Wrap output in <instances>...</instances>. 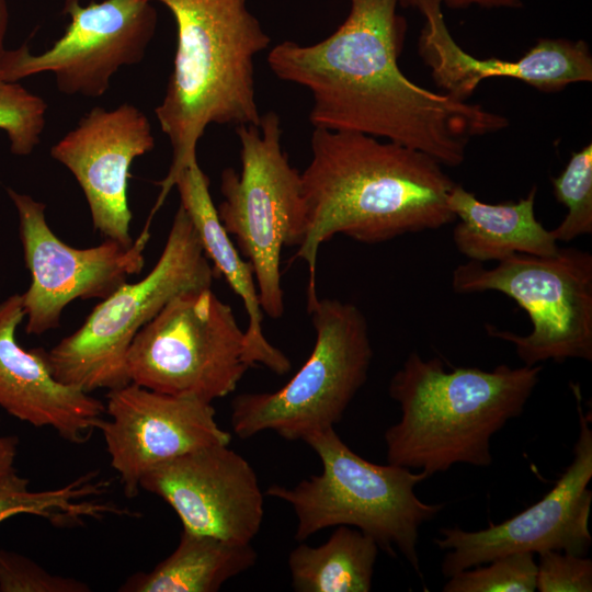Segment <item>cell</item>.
<instances>
[{"label":"cell","mask_w":592,"mask_h":592,"mask_svg":"<svg viewBox=\"0 0 592 592\" xmlns=\"http://www.w3.org/2000/svg\"><path fill=\"white\" fill-rule=\"evenodd\" d=\"M400 0H350L343 23L328 37L300 45L284 41L269 53L273 73L312 96L315 128L353 132L459 166L470 138L508 126L506 117L479 104L435 93L400 70L407 22Z\"/></svg>","instance_id":"cell-1"},{"label":"cell","mask_w":592,"mask_h":592,"mask_svg":"<svg viewBox=\"0 0 592 592\" xmlns=\"http://www.w3.org/2000/svg\"><path fill=\"white\" fill-rule=\"evenodd\" d=\"M300 173L306 231L294 259L309 271L307 303L318 297L317 257L335 235L380 243L437 229L456 217L447 205L453 180L434 158L353 132L315 128Z\"/></svg>","instance_id":"cell-2"},{"label":"cell","mask_w":592,"mask_h":592,"mask_svg":"<svg viewBox=\"0 0 592 592\" xmlns=\"http://www.w3.org/2000/svg\"><path fill=\"white\" fill-rule=\"evenodd\" d=\"M171 12L177 50L166 94L155 109L172 157L149 214L163 205L181 173L197 161L196 147L212 124H258L254 58L271 38L248 0H147Z\"/></svg>","instance_id":"cell-3"},{"label":"cell","mask_w":592,"mask_h":592,"mask_svg":"<svg viewBox=\"0 0 592 592\" xmlns=\"http://www.w3.org/2000/svg\"><path fill=\"white\" fill-rule=\"evenodd\" d=\"M540 365L492 371L453 367L411 352L390 379L400 419L384 433L389 464L429 477L456 464H492L491 437L519 417L539 382Z\"/></svg>","instance_id":"cell-4"},{"label":"cell","mask_w":592,"mask_h":592,"mask_svg":"<svg viewBox=\"0 0 592 592\" xmlns=\"http://www.w3.org/2000/svg\"><path fill=\"white\" fill-rule=\"evenodd\" d=\"M304 442L318 455L320 474L292 488L272 485L265 491L292 506L297 517L295 539L305 540L328 527L354 526L389 556L400 553L421 576L419 528L444 506L417 497L414 488L429 476L364 459L334 428L315 432Z\"/></svg>","instance_id":"cell-5"},{"label":"cell","mask_w":592,"mask_h":592,"mask_svg":"<svg viewBox=\"0 0 592 592\" xmlns=\"http://www.w3.org/2000/svg\"><path fill=\"white\" fill-rule=\"evenodd\" d=\"M218 276L180 205L155 266L136 283H123L83 323L48 351L54 376L86 392L129 382L126 358L139 332L174 297L210 288Z\"/></svg>","instance_id":"cell-6"},{"label":"cell","mask_w":592,"mask_h":592,"mask_svg":"<svg viewBox=\"0 0 592 592\" xmlns=\"http://www.w3.org/2000/svg\"><path fill=\"white\" fill-rule=\"evenodd\" d=\"M241 170H223L219 220L250 262L264 315L284 314L281 254L299 246L306 231L301 174L282 147L281 118L274 111L258 124L236 127Z\"/></svg>","instance_id":"cell-7"},{"label":"cell","mask_w":592,"mask_h":592,"mask_svg":"<svg viewBox=\"0 0 592 592\" xmlns=\"http://www.w3.org/2000/svg\"><path fill=\"white\" fill-rule=\"evenodd\" d=\"M316 331L312 351L280 389L246 392L231 402L235 434L273 431L288 441L334 428L365 384L373 358L368 325L357 306L317 297L307 304Z\"/></svg>","instance_id":"cell-8"},{"label":"cell","mask_w":592,"mask_h":592,"mask_svg":"<svg viewBox=\"0 0 592 592\" xmlns=\"http://www.w3.org/2000/svg\"><path fill=\"white\" fill-rule=\"evenodd\" d=\"M458 294L500 292L514 299L533 325L526 335L487 325L489 335L512 343L524 365L553 360H592V254L559 248L549 257L513 254L487 269L468 261L453 271Z\"/></svg>","instance_id":"cell-9"},{"label":"cell","mask_w":592,"mask_h":592,"mask_svg":"<svg viewBox=\"0 0 592 592\" xmlns=\"http://www.w3.org/2000/svg\"><path fill=\"white\" fill-rule=\"evenodd\" d=\"M126 365L130 383L209 403L231 394L250 368L244 331L210 288L171 299L136 334Z\"/></svg>","instance_id":"cell-10"},{"label":"cell","mask_w":592,"mask_h":592,"mask_svg":"<svg viewBox=\"0 0 592 592\" xmlns=\"http://www.w3.org/2000/svg\"><path fill=\"white\" fill-rule=\"evenodd\" d=\"M70 16L64 35L45 52L34 55L26 44L0 57V78L16 82L52 72L59 92L86 98L102 96L112 77L139 64L152 41L158 15L147 0H103L82 5L66 0Z\"/></svg>","instance_id":"cell-11"},{"label":"cell","mask_w":592,"mask_h":592,"mask_svg":"<svg viewBox=\"0 0 592 592\" xmlns=\"http://www.w3.org/2000/svg\"><path fill=\"white\" fill-rule=\"evenodd\" d=\"M7 192L18 212L24 263L31 275L30 286L21 294L27 334L56 329L72 300L103 299L128 276L141 272L151 223L146 221L128 247L106 239L95 247L73 248L50 229L44 203L12 189Z\"/></svg>","instance_id":"cell-12"},{"label":"cell","mask_w":592,"mask_h":592,"mask_svg":"<svg viewBox=\"0 0 592 592\" xmlns=\"http://www.w3.org/2000/svg\"><path fill=\"white\" fill-rule=\"evenodd\" d=\"M579 417L573 459L549 492L538 502L500 524L467 532L458 526L440 530L434 543L447 550L442 573H455L513 553L560 550L585 556L592 544L589 517L592 491L591 412L584 413L580 387L572 386Z\"/></svg>","instance_id":"cell-13"},{"label":"cell","mask_w":592,"mask_h":592,"mask_svg":"<svg viewBox=\"0 0 592 592\" xmlns=\"http://www.w3.org/2000/svg\"><path fill=\"white\" fill-rule=\"evenodd\" d=\"M102 432L111 466L127 497L138 494L141 478L155 467L189 452L229 445L209 402L148 389L135 383L106 395Z\"/></svg>","instance_id":"cell-14"},{"label":"cell","mask_w":592,"mask_h":592,"mask_svg":"<svg viewBox=\"0 0 592 592\" xmlns=\"http://www.w3.org/2000/svg\"><path fill=\"white\" fill-rule=\"evenodd\" d=\"M140 489L167 502L189 532L251 544L262 526L264 499L257 474L226 444L155 467L141 478Z\"/></svg>","instance_id":"cell-15"},{"label":"cell","mask_w":592,"mask_h":592,"mask_svg":"<svg viewBox=\"0 0 592 592\" xmlns=\"http://www.w3.org/2000/svg\"><path fill=\"white\" fill-rule=\"evenodd\" d=\"M155 148L151 124L137 106L92 107L59 139L50 156L79 183L93 228L106 239L128 247L132 212L128 204L133 161Z\"/></svg>","instance_id":"cell-16"},{"label":"cell","mask_w":592,"mask_h":592,"mask_svg":"<svg viewBox=\"0 0 592 592\" xmlns=\"http://www.w3.org/2000/svg\"><path fill=\"white\" fill-rule=\"evenodd\" d=\"M444 0H415L425 19L419 54L436 86L449 96L466 101L478 84L493 77L521 80L550 93L577 82L592 81V56L583 41L542 38L516 60L477 58L453 38L445 23Z\"/></svg>","instance_id":"cell-17"},{"label":"cell","mask_w":592,"mask_h":592,"mask_svg":"<svg viewBox=\"0 0 592 592\" xmlns=\"http://www.w3.org/2000/svg\"><path fill=\"white\" fill-rule=\"evenodd\" d=\"M21 294L0 303V408L36 428H50L64 440L82 444L104 419L105 406L53 374L48 352L24 349L16 329L24 320Z\"/></svg>","instance_id":"cell-18"},{"label":"cell","mask_w":592,"mask_h":592,"mask_svg":"<svg viewBox=\"0 0 592 592\" xmlns=\"http://www.w3.org/2000/svg\"><path fill=\"white\" fill-rule=\"evenodd\" d=\"M174 187L180 195V205L196 230L204 253L217 275L224 276L243 303L248 315V327L244 330L246 358L250 367L262 365L277 375L286 374L291 371V361L267 341L263 332L264 312L252 266L249 261L243 260L223 227L210 196L209 179L197 161L181 173Z\"/></svg>","instance_id":"cell-19"},{"label":"cell","mask_w":592,"mask_h":592,"mask_svg":"<svg viewBox=\"0 0 592 592\" xmlns=\"http://www.w3.org/2000/svg\"><path fill=\"white\" fill-rule=\"evenodd\" d=\"M537 189L517 202L488 204L454 184L447 205L459 219L453 230L457 250L469 261H502L513 254L549 257L559 247L550 230L536 219Z\"/></svg>","instance_id":"cell-20"},{"label":"cell","mask_w":592,"mask_h":592,"mask_svg":"<svg viewBox=\"0 0 592 592\" xmlns=\"http://www.w3.org/2000/svg\"><path fill=\"white\" fill-rule=\"evenodd\" d=\"M251 544L182 530L177 548L151 571L126 580L124 592H216L257 561Z\"/></svg>","instance_id":"cell-21"},{"label":"cell","mask_w":592,"mask_h":592,"mask_svg":"<svg viewBox=\"0 0 592 592\" xmlns=\"http://www.w3.org/2000/svg\"><path fill=\"white\" fill-rule=\"evenodd\" d=\"M378 545L351 526H337L328 540L299 544L288 555L292 587L297 592H368Z\"/></svg>","instance_id":"cell-22"},{"label":"cell","mask_w":592,"mask_h":592,"mask_svg":"<svg viewBox=\"0 0 592 592\" xmlns=\"http://www.w3.org/2000/svg\"><path fill=\"white\" fill-rule=\"evenodd\" d=\"M110 485L96 471H89L58 488L35 491L29 488L30 480L13 469L0 477V523L21 514L42 517L56 527L110 515L135 516L127 508L101 500Z\"/></svg>","instance_id":"cell-23"},{"label":"cell","mask_w":592,"mask_h":592,"mask_svg":"<svg viewBox=\"0 0 592 592\" xmlns=\"http://www.w3.org/2000/svg\"><path fill=\"white\" fill-rule=\"evenodd\" d=\"M554 195L568 212L550 230L556 241H570L592 234V145L572 152L565 170L551 179Z\"/></svg>","instance_id":"cell-24"},{"label":"cell","mask_w":592,"mask_h":592,"mask_svg":"<svg viewBox=\"0 0 592 592\" xmlns=\"http://www.w3.org/2000/svg\"><path fill=\"white\" fill-rule=\"evenodd\" d=\"M486 567H471L449 577L444 592H534L537 562L532 553L498 557Z\"/></svg>","instance_id":"cell-25"},{"label":"cell","mask_w":592,"mask_h":592,"mask_svg":"<svg viewBox=\"0 0 592 592\" xmlns=\"http://www.w3.org/2000/svg\"><path fill=\"white\" fill-rule=\"evenodd\" d=\"M47 104L16 82L0 78V129L10 140L13 155L29 156L41 141Z\"/></svg>","instance_id":"cell-26"},{"label":"cell","mask_w":592,"mask_h":592,"mask_svg":"<svg viewBox=\"0 0 592 592\" xmlns=\"http://www.w3.org/2000/svg\"><path fill=\"white\" fill-rule=\"evenodd\" d=\"M73 578L52 574L39 565L12 551L0 550V592H87Z\"/></svg>","instance_id":"cell-27"},{"label":"cell","mask_w":592,"mask_h":592,"mask_svg":"<svg viewBox=\"0 0 592 592\" xmlns=\"http://www.w3.org/2000/svg\"><path fill=\"white\" fill-rule=\"evenodd\" d=\"M536 590L539 592L592 591V561L560 550L538 554Z\"/></svg>","instance_id":"cell-28"},{"label":"cell","mask_w":592,"mask_h":592,"mask_svg":"<svg viewBox=\"0 0 592 592\" xmlns=\"http://www.w3.org/2000/svg\"><path fill=\"white\" fill-rule=\"evenodd\" d=\"M443 4L451 9H465L478 5L485 9H517L523 5L522 0H444ZM402 7H414L415 0H400Z\"/></svg>","instance_id":"cell-29"},{"label":"cell","mask_w":592,"mask_h":592,"mask_svg":"<svg viewBox=\"0 0 592 592\" xmlns=\"http://www.w3.org/2000/svg\"><path fill=\"white\" fill-rule=\"evenodd\" d=\"M19 439L15 435H0V477L14 468Z\"/></svg>","instance_id":"cell-30"},{"label":"cell","mask_w":592,"mask_h":592,"mask_svg":"<svg viewBox=\"0 0 592 592\" xmlns=\"http://www.w3.org/2000/svg\"><path fill=\"white\" fill-rule=\"evenodd\" d=\"M8 27V8L5 0H0V57L4 52V37Z\"/></svg>","instance_id":"cell-31"}]
</instances>
